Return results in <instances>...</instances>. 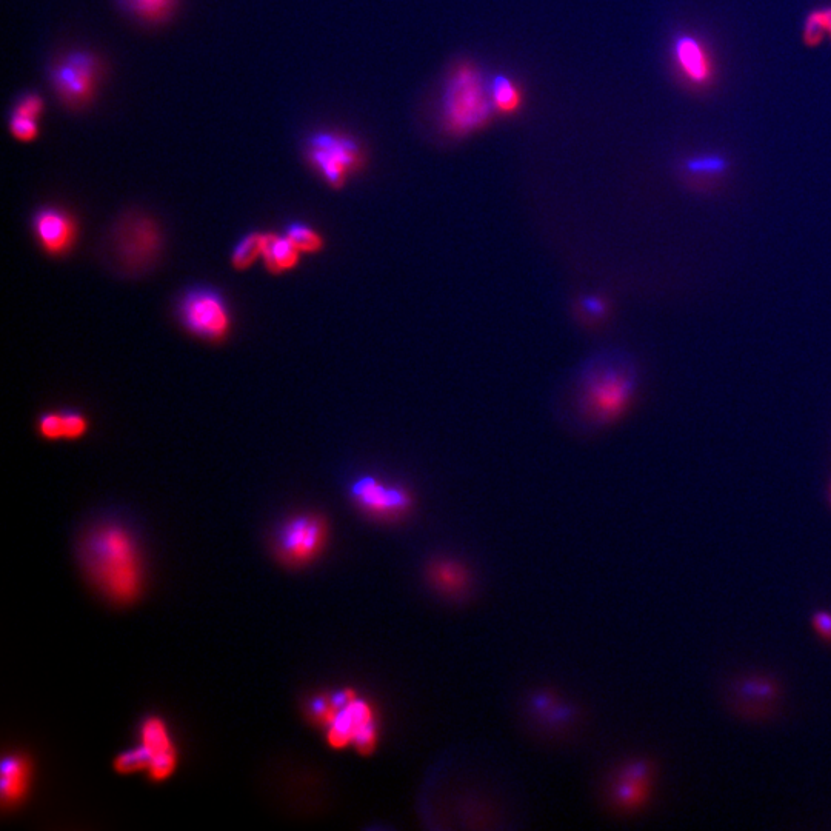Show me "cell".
Segmentation results:
<instances>
[{
    "instance_id": "obj_15",
    "label": "cell",
    "mask_w": 831,
    "mask_h": 831,
    "mask_svg": "<svg viewBox=\"0 0 831 831\" xmlns=\"http://www.w3.org/2000/svg\"><path fill=\"white\" fill-rule=\"evenodd\" d=\"M33 776V765L24 755L5 756L0 768V795L4 808L16 807L24 801Z\"/></svg>"
},
{
    "instance_id": "obj_6",
    "label": "cell",
    "mask_w": 831,
    "mask_h": 831,
    "mask_svg": "<svg viewBox=\"0 0 831 831\" xmlns=\"http://www.w3.org/2000/svg\"><path fill=\"white\" fill-rule=\"evenodd\" d=\"M328 524L321 514H294L274 538L277 558L290 567H304L321 556L327 547Z\"/></svg>"
},
{
    "instance_id": "obj_21",
    "label": "cell",
    "mask_w": 831,
    "mask_h": 831,
    "mask_svg": "<svg viewBox=\"0 0 831 831\" xmlns=\"http://www.w3.org/2000/svg\"><path fill=\"white\" fill-rule=\"evenodd\" d=\"M259 257H262V234L250 233L234 248L231 264L236 270H248Z\"/></svg>"
},
{
    "instance_id": "obj_16",
    "label": "cell",
    "mask_w": 831,
    "mask_h": 831,
    "mask_svg": "<svg viewBox=\"0 0 831 831\" xmlns=\"http://www.w3.org/2000/svg\"><path fill=\"white\" fill-rule=\"evenodd\" d=\"M301 254L287 234H262V259L271 274L287 273L298 267Z\"/></svg>"
},
{
    "instance_id": "obj_18",
    "label": "cell",
    "mask_w": 831,
    "mask_h": 831,
    "mask_svg": "<svg viewBox=\"0 0 831 831\" xmlns=\"http://www.w3.org/2000/svg\"><path fill=\"white\" fill-rule=\"evenodd\" d=\"M141 742L139 744L150 753L151 761L159 756L167 755L170 751H176L173 738H171L168 725L164 719L157 716H150L141 725Z\"/></svg>"
},
{
    "instance_id": "obj_9",
    "label": "cell",
    "mask_w": 831,
    "mask_h": 831,
    "mask_svg": "<svg viewBox=\"0 0 831 831\" xmlns=\"http://www.w3.org/2000/svg\"><path fill=\"white\" fill-rule=\"evenodd\" d=\"M182 324L205 341H222L231 330V316L221 294L197 288L185 294L179 307Z\"/></svg>"
},
{
    "instance_id": "obj_26",
    "label": "cell",
    "mask_w": 831,
    "mask_h": 831,
    "mask_svg": "<svg viewBox=\"0 0 831 831\" xmlns=\"http://www.w3.org/2000/svg\"><path fill=\"white\" fill-rule=\"evenodd\" d=\"M825 37H827V31H825L822 8L811 10L808 16L805 17L804 33H802L804 44L808 47H819L824 42Z\"/></svg>"
},
{
    "instance_id": "obj_12",
    "label": "cell",
    "mask_w": 831,
    "mask_h": 831,
    "mask_svg": "<svg viewBox=\"0 0 831 831\" xmlns=\"http://www.w3.org/2000/svg\"><path fill=\"white\" fill-rule=\"evenodd\" d=\"M655 784V768L651 762L638 759L627 762L619 768L613 787L611 799L613 804L622 811H635L644 807L653 793Z\"/></svg>"
},
{
    "instance_id": "obj_25",
    "label": "cell",
    "mask_w": 831,
    "mask_h": 831,
    "mask_svg": "<svg viewBox=\"0 0 831 831\" xmlns=\"http://www.w3.org/2000/svg\"><path fill=\"white\" fill-rule=\"evenodd\" d=\"M338 710L339 708L334 704L333 696H316L308 704V719L314 724H318L319 727L327 728Z\"/></svg>"
},
{
    "instance_id": "obj_2",
    "label": "cell",
    "mask_w": 831,
    "mask_h": 831,
    "mask_svg": "<svg viewBox=\"0 0 831 831\" xmlns=\"http://www.w3.org/2000/svg\"><path fill=\"white\" fill-rule=\"evenodd\" d=\"M494 113L491 87L481 68L470 62L454 68L442 96L445 130L453 136H468L484 130Z\"/></svg>"
},
{
    "instance_id": "obj_30",
    "label": "cell",
    "mask_w": 831,
    "mask_h": 831,
    "mask_svg": "<svg viewBox=\"0 0 831 831\" xmlns=\"http://www.w3.org/2000/svg\"><path fill=\"white\" fill-rule=\"evenodd\" d=\"M42 110H44V101H42L41 97L37 96V94H27V96L22 97L21 101L17 102L14 113L39 119Z\"/></svg>"
},
{
    "instance_id": "obj_14",
    "label": "cell",
    "mask_w": 831,
    "mask_h": 831,
    "mask_svg": "<svg viewBox=\"0 0 831 831\" xmlns=\"http://www.w3.org/2000/svg\"><path fill=\"white\" fill-rule=\"evenodd\" d=\"M779 696L778 682L770 676L748 675L735 684L739 708L747 710L750 716H765L767 710H773Z\"/></svg>"
},
{
    "instance_id": "obj_32",
    "label": "cell",
    "mask_w": 831,
    "mask_h": 831,
    "mask_svg": "<svg viewBox=\"0 0 831 831\" xmlns=\"http://www.w3.org/2000/svg\"><path fill=\"white\" fill-rule=\"evenodd\" d=\"M822 14H824L825 31H827V37L831 41V7L822 8Z\"/></svg>"
},
{
    "instance_id": "obj_24",
    "label": "cell",
    "mask_w": 831,
    "mask_h": 831,
    "mask_svg": "<svg viewBox=\"0 0 831 831\" xmlns=\"http://www.w3.org/2000/svg\"><path fill=\"white\" fill-rule=\"evenodd\" d=\"M151 764V756L141 744L130 748L117 756L114 761V770L121 775H133L139 771H148Z\"/></svg>"
},
{
    "instance_id": "obj_5",
    "label": "cell",
    "mask_w": 831,
    "mask_h": 831,
    "mask_svg": "<svg viewBox=\"0 0 831 831\" xmlns=\"http://www.w3.org/2000/svg\"><path fill=\"white\" fill-rule=\"evenodd\" d=\"M308 164L331 188L345 187L348 179L364 165V151L358 141L341 133L322 131L308 142Z\"/></svg>"
},
{
    "instance_id": "obj_1",
    "label": "cell",
    "mask_w": 831,
    "mask_h": 831,
    "mask_svg": "<svg viewBox=\"0 0 831 831\" xmlns=\"http://www.w3.org/2000/svg\"><path fill=\"white\" fill-rule=\"evenodd\" d=\"M88 576L111 601L128 604L144 584L141 551L133 534L119 524L93 528L82 545Z\"/></svg>"
},
{
    "instance_id": "obj_22",
    "label": "cell",
    "mask_w": 831,
    "mask_h": 831,
    "mask_svg": "<svg viewBox=\"0 0 831 831\" xmlns=\"http://www.w3.org/2000/svg\"><path fill=\"white\" fill-rule=\"evenodd\" d=\"M290 241L293 242L301 253L314 254L324 248V237L310 225L294 222L285 231Z\"/></svg>"
},
{
    "instance_id": "obj_11",
    "label": "cell",
    "mask_w": 831,
    "mask_h": 831,
    "mask_svg": "<svg viewBox=\"0 0 831 831\" xmlns=\"http://www.w3.org/2000/svg\"><path fill=\"white\" fill-rule=\"evenodd\" d=\"M671 61L679 77L691 87L705 88L715 79V59L704 41L695 34L681 33L673 37Z\"/></svg>"
},
{
    "instance_id": "obj_29",
    "label": "cell",
    "mask_w": 831,
    "mask_h": 831,
    "mask_svg": "<svg viewBox=\"0 0 831 831\" xmlns=\"http://www.w3.org/2000/svg\"><path fill=\"white\" fill-rule=\"evenodd\" d=\"M65 439H81L88 430V421L79 411H64Z\"/></svg>"
},
{
    "instance_id": "obj_19",
    "label": "cell",
    "mask_w": 831,
    "mask_h": 831,
    "mask_svg": "<svg viewBox=\"0 0 831 831\" xmlns=\"http://www.w3.org/2000/svg\"><path fill=\"white\" fill-rule=\"evenodd\" d=\"M494 110L501 114H514L522 107V90L510 76L499 74L490 82Z\"/></svg>"
},
{
    "instance_id": "obj_17",
    "label": "cell",
    "mask_w": 831,
    "mask_h": 831,
    "mask_svg": "<svg viewBox=\"0 0 831 831\" xmlns=\"http://www.w3.org/2000/svg\"><path fill=\"white\" fill-rule=\"evenodd\" d=\"M428 579L434 590L445 596L464 595L470 587V571L464 564L453 559L431 562Z\"/></svg>"
},
{
    "instance_id": "obj_13",
    "label": "cell",
    "mask_w": 831,
    "mask_h": 831,
    "mask_svg": "<svg viewBox=\"0 0 831 831\" xmlns=\"http://www.w3.org/2000/svg\"><path fill=\"white\" fill-rule=\"evenodd\" d=\"M76 222L59 208H44L34 217L37 241L48 254H65L76 242Z\"/></svg>"
},
{
    "instance_id": "obj_4",
    "label": "cell",
    "mask_w": 831,
    "mask_h": 831,
    "mask_svg": "<svg viewBox=\"0 0 831 831\" xmlns=\"http://www.w3.org/2000/svg\"><path fill=\"white\" fill-rule=\"evenodd\" d=\"M162 245L164 236L156 221L145 214H131L114 230V261L125 273H144L161 257Z\"/></svg>"
},
{
    "instance_id": "obj_3",
    "label": "cell",
    "mask_w": 831,
    "mask_h": 831,
    "mask_svg": "<svg viewBox=\"0 0 831 831\" xmlns=\"http://www.w3.org/2000/svg\"><path fill=\"white\" fill-rule=\"evenodd\" d=\"M635 391L636 373L627 359L602 356L585 370L582 404L591 418L611 422L628 410Z\"/></svg>"
},
{
    "instance_id": "obj_31",
    "label": "cell",
    "mask_w": 831,
    "mask_h": 831,
    "mask_svg": "<svg viewBox=\"0 0 831 831\" xmlns=\"http://www.w3.org/2000/svg\"><path fill=\"white\" fill-rule=\"evenodd\" d=\"M811 625H813V630L816 631V635H818L822 641L827 642V644H831V611H816L815 615H813V622H811Z\"/></svg>"
},
{
    "instance_id": "obj_7",
    "label": "cell",
    "mask_w": 831,
    "mask_h": 831,
    "mask_svg": "<svg viewBox=\"0 0 831 831\" xmlns=\"http://www.w3.org/2000/svg\"><path fill=\"white\" fill-rule=\"evenodd\" d=\"M327 741L330 747H354L367 756L378 747L379 728L376 713L370 702L354 696L347 705L339 708L331 724L325 728Z\"/></svg>"
},
{
    "instance_id": "obj_20",
    "label": "cell",
    "mask_w": 831,
    "mask_h": 831,
    "mask_svg": "<svg viewBox=\"0 0 831 831\" xmlns=\"http://www.w3.org/2000/svg\"><path fill=\"white\" fill-rule=\"evenodd\" d=\"M122 7L139 21L157 24L173 14L177 0H119Z\"/></svg>"
},
{
    "instance_id": "obj_27",
    "label": "cell",
    "mask_w": 831,
    "mask_h": 831,
    "mask_svg": "<svg viewBox=\"0 0 831 831\" xmlns=\"http://www.w3.org/2000/svg\"><path fill=\"white\" fill-rule=\"evenodd\" d=\"M10 130L16 139L22 142H30L36 139L39 133L36 117L24 116V114H11Z\"/></svg>"
},
{
    "instance_id": "obj_10",
    "label": "cell",
    "mask_w": 831,
    "mask_h": 831,
    "mask_svg": "<svg viewBox=\"0 0 831 831\" xmlns=\"http://www.w3.org/2000/svg\"><path fill=\"white\" fill-rule=\"evenodd\" d=\"M350 493L359 510L379 521H398L413 507V496L407 488L385 484L373 476L356 479Z\"/></svg>"
},
{
    "instance_id": "obj_8",
    "label": "cell",
    "mask_w": 831,
    "mask_h": 831,
    "mask_svg": "<svg viewBox=\"0 0 831 831\" xmlns=\"http://www.w3.org/2000/svg\"><path fill=\"white\" fill-rule=\"evenodd\" d=\"M101 76V62L88 51L65 54L51 68V85L61 101L70 107H82L96 93Z\"/></svg>"
},
{
    "instance_id": "obj_23",
    "label": "cell",
    "mask_w": 831,
    "mask_h": 831,
    "mask_svg": "<svg viewBox=\"0 0 831 831\" xmlns=\"http://www.w3.org/2000/svg\"><path fill=\"white\" fill-rule=\"evenodd\" d=\"M727 167V161L718 154H715V156L704 154V156L691 157L684 164L687 173L696 177H719L725 173Z\"/></svg>"
},
{
    "instance_id": "obj_28",
    "label": "cell",
    "mask_w": 831,
    "mask_h": 831,
    "mask_svg": "<svg viewBox=\"0 0 831 831\" xmlns=\"http://www.w3.org/2000/svg\"><path fill=\"white\" fill-rule=\"evenodd\" d=\"M39 433L48 441L65 439L64 416H62V413L42 414L39 418Z\"/></svg>"
}]
</instances>
